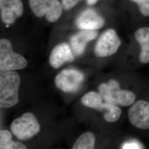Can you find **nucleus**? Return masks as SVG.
I'll list each match as a JSON object with an SVG mask.
<instances>
[{"label":"nucleus","instance_id":"nucleus-6","mask_svg":"<svg viewBox=\"0 0 149 149\" xmlns=\"http://www.w3.org/2000/svg\"><path fill=\"white\" fill-rule=\"evenodd\" d=\"M84 80V75L77 70L65 69L56 75L55 86L65 93H72L79 90Z\"/></svg>","mask_w":149,"mask_h":149},{"label":"nucleus","instance_id":"nucleus-9","mask_svg":"<svg viewBox=\"0 0 149 149\" xmlns=\"http://www.w3.org/2000/svg\"><path fill=\"white\" fill-rule=\"evenodd\" d=\"M1 18L6 24H12L23 13L22 0H0Z\"/></svg>","mask_w":149,"mask_h":149},{"label":"nucleus","instance_id":"nucleus-3","mask_svg":"<svg viewBox=\"0 0 149 149\" xmlns=\"http://www.w3.org/2000/svg\"><path fill=\"white\" fill-rule=\"evenodd\" d=\"M27 60L19 54L13 52L11 42L7 39L0 40V71H15L24 69Z\"/></svg>","mask_w":149,"mask_h":149},{"label":"nucleus","instance_id":"nucleus-18","mask_svg":"<svg viewBox=\"0 0 149 149\" xmlns=\"http://www.w3.org/2000/svg\"><path fill=\"white\" fill-rule=\"evenodd\" d=\"M139 6L141 13L146 17L149 16V0H130Z\"/></svg>","mask_w":149,"mask_h":149},{"label":"nucleus","instance_id":"nucleus-8","mask_svg":"<svg viewBox=\"0 0 149 149\" xmlns=\"http://www.w3.org/2000/svg\"><path fill=\"white\" fill-rule=\"evenodd\" d=\"M129 122L139 129H149V102H135L128 111Z\"/></svg>","mask_w":149,"mask_h":149},{"label":"nucleus","instance_id":"nucleus-21","mask_svg":"<svg viewBox=\"0 0 149 149\" xmlns=\"http://www.w3.org/2000/svg\"><path fill=\"white\" fill-rule=\"evenodd\" d=\"M87 2L90 5H93L98 1V0H86Z\"/></svg>","mask_w":149,"mask_h":149},{"label":"nucleus","instance_id":"nucleus-10","mask_svg":"<svg viewBox=\"0 0 149 149\" xmlns=\"http://www.w3.org/2000/svg\"><path fill=\"white\" fill-rule=\"evenodd\" d=\"M74 60L72 50L68 44L60 43L52 50L50 57L49 64L54 69H58L66 63L72 62Z\"/></svg>","mask_w":149,"mask_h":149},{"label":"nucleus","instance_id":"nucleus-11","mask_svg":"<svg viewBox=\"0 0 149 149\" xmlns=\"http://www.w3.org/2000/svg\"><path fill=\"white\" fill-rule=\"evenodd\" d=\"M104 23V19L92 9L85 10L76 21V26L81 30H97L103 27Z\"/></svg>","mask_w":149,"mask_h":149},{"label":"nucleus","instance_id":"nucleus-19","mask_svg":"<svg viewBox=\"0 0 149 149\" xmlns=\"http://www.w3.org/2000/svg\"><path fill=\"white\" fill-rule=\"evenodd\" d=\"M81 0H61V4L65 11H69L77 5Z\"/></svg>","mask_w":149,"mask_h":149},{"label":"nucleus","instance_id":"nucleus-13","mask_svg":"<svg viewBox=\"0 0 149 149\" xmlns=\"http://www.w3.org/2000/svg\"><path fill=\"white\" fill-rule=\"evenodd\" d=\"M135 37L138 42L141 52L139 54V61L142 64L149 63V27L138 29L135 33Z\"/></svg>","mask_w":149,"mask_h":149},{"label":"nucleus","instance_id":"nucleus-5","mask_svg":"<svg viewBox=\"0 0 149 149\" xmlns=\"http://www.w3.org/2000/svg\"><path fill=\"white\" fill-rule=\"evenodd\" d=\"M31 10L36 17H45L49 22H55L62 14L63 6L59 0H29Z\"/></svg>","mask_w":149,"mask_h":149},{"label":"nucleus","instance_id":"nucleus-1","mask_svg":"<svg viewBox=\"0 0 149 149\" xmlns=\"http://www.w3.org/2000/svg\"><path fill=\"white\" fill-rule=\"evenodd\" d=\"M20 76L15 71L0 73V107L11 108L19 103Z\"/></svg>","mask_w":149,"mask_h":149},{"label":"nucleus","instance_id":"nucleus-12","mask_svg":"<svg viewBox=\"0 0 149 149\" xmlns=\"http://www.w3.org/2000/svg\"><path fill=\"white\" fill-rule=\"evenodd\" d=\"M98 35L96 30H81L73 35L70 39V44L74 53L80 56L84 53L87 44L95 39Z\"/></svg>","mask_w":149,"mask_h":149},{"label":"nucleus","instance_id":"nucleus-2","mask_svg":"<svg viewBox=\"0 0 149 149\" xmlns=\"http://www.w3.org/2000/svg\"><path fill=\"white\" fill-rule=\"evenodd\" d=\"M99 94L105 102L120 106H132L135 102L136 96L130 91L122 90L119 82L110 80L98 86Z\"/></svg>","mask_w":149,"mask_h":149},{"label":"nucleus","instance_id":"nucleus-7","mask_svg":"<svg viewBox=\"0 0 149 149\" xmlns=\"http://www.w3.org/2000/svg\"><path fill=\"white\" fill-rule=\"evenodd\" d=\"M121 44L115 30L108 29L102 34L95 47V54L98 58H106L114 54Z\"/></svg>","mask_w":149,"mask_h":149},{"label":"nucleus","instance_id":"nucleus-20","mask_svg":"<svg viewBox=\"0 0 149 149\" xmlns=\"http://www.w3.org/2000/svg\"><path fill=\"white\" fill-rule=\"evenodd\" d=\"M141 146L139 143H136L135 141L127 142L125 143L122 146V149H142Z\"/></svg>","mask_w":149,"mask_h":149},{"label":"nucleus","instance_id":"nucleus-17","mask_svg":"<svg viewBox=\"0 0 149 149\" xmlns=\"http://www.w3.org/2000/svg\"><path fill=\"white\" fill-rule=\"evenodd\" d=\"M81 102L85 107L98 111L103 103V99L99 93L91 91L82 97Z\"/></svg>","mask_w":149,"mask_h":149},{"label":"nucleus","instance_id":"nucleus-16","mask_svg":"<svg viewBox=\"0 0 149 149\" xmlns=\"http://www.w3.org/2000/svg\"><path fill=\"white\" fill-rule=\"evenodd\" d=\"M96 138L94 134L86 132L82 134L75 142L72 149H93L95 146Z\"/></svg>","mask_w":149,"mask_h":149},{"label":"nucleus","instance_id":"nucleus-4","mask_svg":"<svg viewBox=\"0 0 149 149\" xmlns=\"http://www.w3.org/2000/svg\"><path fill=\"white\" fill-rule=\"evenodd\" d=\"M40 129L39 123L33 114L27 112L21 117L14 120L11 125V132L21 140L32 138Z\"/></svg>","mask_w":149,"mask_h":149},{"label":"nucleus","instance_id":"nucleus-15","mask_svg":"<svg viewBox=\"0 0 149 149\" xmlns=\"http://www.w3.org/2000/svg\"><path fill=\"white\" fill-rule=\"evenodd\" d=\"M11 133L7 130H0V149H26L24 144L18 141H13Z\"/></svg>","mask_w":149,"mask_h":149},{"label":"nucleus","instance_id":"nucleus-14","mask_svg":"<svg viewBox=\"0 0 149 149\" xmlns=\"http://www.w3.org/2000/svg\"><path fill=\"white\" fill-rule=\"evenodd\" d=\"M98 111L103 112L104 119L109 123L117 122L122 114L121 109L117 105L107 102L102 104Z\"/></svg>","mask_w":149,"mask_h":149}]
</instances>
